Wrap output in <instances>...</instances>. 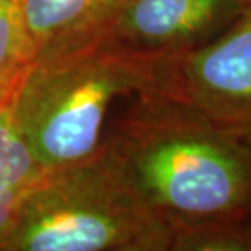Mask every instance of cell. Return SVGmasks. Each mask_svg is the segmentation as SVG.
Returning a JSON list of instances; mask_svg holds the SVG:
<instances>
[{"label":"cell","instance_id":"cell-9","mask_svg":"<svg viewBox=\"0 0 251 251\" xmlns=\"http://www.w3.org/2000/svg\"><path fill=\"white\" fill-rule=\"evenodd\" d=\"M31 189V188H29ZM29 189L0 184V242L13 228L23 198Z\"/></svg>","mask_w":251,"mask_h":251},{"label":"cell","instance_id":"cell-5","mask_svg":"<svg viewBox=\"0 0 251 251\" xmlns=\"http://www.w3.org/2000/svg\"><path fill=\"white\" fill-rule=\"evenodd\" d=\"M245 5L247 0H124L92 44L179 56L224 33Z\"/></svg>","mask_w":251,"mask_h":251},{"label":"cell","instance_id":"cell-11","mask_svg":"<svg viewBox=\"0 0 251 251\" xmlns=\"http://www.w3.org/2000/svg\"><path fill=\"white\" fill-rule=\"evenodd\" d=\"M240 137H242L245 142H247L250 147H251V129H248V130H242V132H237Z\"/></svg>","mask_w":251,"mask_h":251},{"label":"cell","instance_id":"cell-2","mask_svg":"<svg viewBox=\"0 0 251 251\" xmlns=\"http://www.w3.org/2000/svg\"><path fill=\"white\" fill-rule=\"evenodd\" d=\"M173 57L92 44L34 61L10 98L15 126L34 160L52 172L93 155L113 104L163 92Z\"/></svg>","mask_w":251,"mask_h":251},{"label":"cell","instance_id":"cell-10","mask_svg":"<svg viewBox=\"0 0 251 251\" xmlns=\"http://www.w3.org/2000/svg\"><path fill=\"white\" fill-rule=\"evenodd\" d=\"M18 82H20V80H18ZM17 83H0V108H2L3 104L8 101V98L12 97V93H13L15 87H17Z\"/></svg>","mask_w":251,"mask_h":251},{"label":"cell","instance_id":"cell-4","mask_svg":"<svg viewBox=\"0 0 251 251\" xmlns=\"http://www.w3.org/2000/svg\"><path fill=\"white\" fill-rule=\"evenodd\" d=\"M163 93L233 132L251 129V0L217 38L173 57Z\"/></svg>","mask_w":251,"mask_h":251},{"label":"cell","instance_id":"cell-1","mask_svg":"<svg viewBox=\"0 0 251 251\" xmlns=\"http://www.w3.org/2000/svg\"><path fill=\"white\" fill-rule=\"evenodd\" d=\"M103 144L173 232L251 219V147L172 95L132 97Z\"/></svg>","mask_w":251,"mask_h":251},{"label":"cell","instance_id":"cell-3","mask_svg":"<svg viewBox=\"0 0 251 251\" xmlns=\"http://www.w3.org/2000/svg\"><path fill=\"white\" fill-rule=\"evenodd\" d=\"M173 230L101 144L26 193L0 251H170Z\"/></svg>","mask_w":251,"mask_h":251},{"label":"cell","instance_id":"cell-7","mask_svg":"<svg viewBox=\"0 0 251 251\" xmlns=\"http://www.w3.org/2000/svg\"><path fill=\"white\" fill-rule=\"evenodd\" d=\"M31 62L25 0H0V83H17Z\"/></svg>","mask_w":251,"mask_h":251},{"label":"cell","instance_id":"cell-6","mask_svg":"<svg viewBox=\"0 0 251 251\" xmlns=\"http://www.w3.org/2000/svg\"><path fill=\"white\" fill-rule=\"evenodd\" d=\"M123 3L124 0H25L33 62L90 46Z\"/></svg>","mask_w":251,"mask_h":251},{"label":"cell","instance_id":"cell-8","mask_svg":"<svg viewBox=\"0 0 251 251\" xmlns=\"http://www.w3.org/2000/svg\"><path fill=\"white\" fill-rule=\"evenodd\" d=\"M170 251H251V219L179 228L173 232Z\"/></svg>","mask_w":251,"mask_h":251}]
</instances>
